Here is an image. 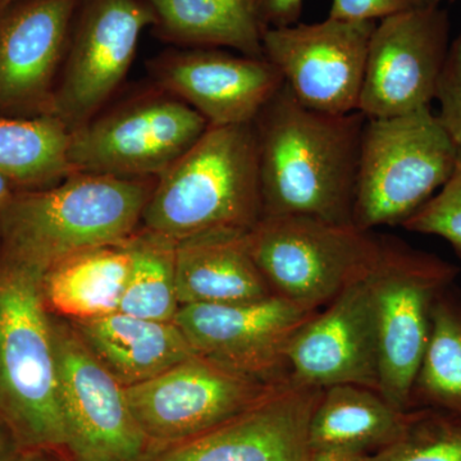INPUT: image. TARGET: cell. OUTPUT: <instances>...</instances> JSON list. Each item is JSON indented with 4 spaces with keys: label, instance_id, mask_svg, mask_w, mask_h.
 <instances>
[{
    "label": "cell",
    "instance_id": "cb8c5ba5",
    "mask_svg": "<svg viewBox=\"0 0 461 461\" xmlns=\"http://www.w3.org/2000/svg\"><path fill=\"white\" fill-rule=\"evenodd\" d=\"M71 131L54 115H0V173L17 186L47 189L75 173L69 162Z\"/></svg>",
    "mask_w": 461,
    "mask_h": 461
},
{
    "label": "cell",
    "instance_id": "603a6c76",
    "mask_svg": "<svg viewBox=\"0 0 461 461\" xmlns=\"http://www.w3.org/2000/svg\"><path fill=\"white\" fill-rule=\"evenodd\" d=\"M156 14L154 29L167 41L198 48H230L264 58L263 30L256 18L221 0H147Z\"/></svg>",
    "mask_w": 461,
    "mask_h": 461
},
{
    "label": "cell",
    "instance_id": "ac0fdd59",
    "mask_svg": "<svg viewBox=\"0 0 461 461\" xmlns=\"http://www.w3.org/2000/svg\"><path fill=\"white\" fill-rule=\"evenodd\" d=\"M154 68L163 89L199 112L209 126L254 123L285 84L266 57L212 48L166 54Z\"/></svg>",
    "mask_w": 461,
    "mask_h": 461
},
{
    "label": "cell",
    "instance_id": "ba28073f",
    "mask_svg": "<svg viewBox=\"0 0 461 461\" xmlns=\"http://www.w3.org/2000/svg\"><path fill=\"white\" fill-rule=\"evenodd\" d=\"M208 127L199 112L172 94L147 96L72 131L69 162L76 172L157 178Z\"/></svg>",
    "mask_w": 461,
    "mask_h": 461
},
{
    "label": "cell",
    "instance_id": "8fae6325",
    "mask_svg": "<svg viewBox=\"0 0 461 461\" xmlns=\"http://www.w3.org/2000/svg\"><path fill=\"white\" fill-rule=\"evenodd\" d=\"M273 386L195 355L157 377L124 387V393L158 453L221 426Z\"/></svg>",
    "mask_w": 461,
    "mask_h": 461
},
{
    "label": "cell",
    "instance_id": "f1b7e54d",
    "mask_svg": "<svg viewBox=\"0 0 461 461\" xmlns=\"http://www.w3.org/2000/svg\"><path fill=\"white\" fill-rule=\"evenodd\" d=\"M435 99L439 104L438 122L461 156V32L448 48Z\"/></svg>",
    "mask_w": 461,
    "mask_h": 461
},
{
    "label": "cell",
    "instance_id": "44dd1931",
    "mask_svg": "<svg viewBox=\"0 0 461 461\" xmlns=\"http://www.w3.org/2000/svg\"><path fill=\"white\" fill-rule=\"evenodd\" d=\"M408 411L378 391L355 384L324 388L309 426L311 450L338 448L371 456L402 432Z\"/></svg>",
    "mask_w": 461,
    "mask_h": 461
},
{
    "label": "cell",
    "instance_id": "8992f818",
    "mask_svg": "<svg viewBox=\"0 0 461 461\" xmlns=\"http://www.w3.org/2000/svg\"><path fill=\"white\" fill-rule=\"evenodd\" d=\"M459 269L397 240L381 238L366 275L377 336L379 393L411 411L412 384L429 345L436 302Z\"/></svg>",
    "mask_w": 461,
    "mask_h": 461
},
{
    "label": "cell",
    "instance_id": "2e32d148",
    "mask_svg": "<svg viewBox=\"0 0 461 461\" xmlns=\"http://www.w3.org/2000/svg\"><path fill=\"white\" fill-rule=\"evenodd\" d=\"M321 391L288 379L221 426L148 461H308L309 426Z\"/></svg>",
    "mask_w": 461,
    "mask_h": 461
},
{
    "label": "cell",
    "instance_id": "5bb4252c",
    "mask_svg": "<svg viewBox=\"0 0 461 461\" xmlns=\"http://www.w3.org/2000/svg\"><path fill=\"white\" fill-rule=\"evenodd\" d=\"M315 313L272 295L239 304L182 305L173 321L200 357L277 384L290 379L286 350L291 339Z\"/></svg>",
    "mask_w": 461,
    "mask_h": 461
},
{
    "label": "cell",
    "instance_id": "484cf974",
    "mask_svg": "<svg viewBox=\"0 0 461 461\" xmlns=\"http://www.w3.org/2000/svg\"><path fill=\"white\" fill-rule=\"evenodd\" d=\"M132 264L120 311L144 320L173 321L181 305L176 286V242L151 233L127 241Z\"/></svg>",
    "mask_w": 461,
    "mask_h": 461
},
{
    "label": "cell",
    "instance_id": "7c38bea8",
    "mask_svg": "<svg viewBox=\"0 0 461 461\" xmlns=\"http://www.w3.org/2000/svg\"><path fill=\"white\" fill-rule=\"evenodd\" d=\"M375 21L330 17L264 30V57L300 104L327 114L357 112Z\"/></svg>",
    "mask_w": 461,
    "mask_h": 461
},
{
    "label": "cell",
    "instance_id": "f546056e",
    "mask_svg": "<svg viewBox=\"0 0 461 461\" xmlns=\"http://www.w3.org/2000/svg\"><path fill=\"white\" fill-rule=\"evenodd\" d=\"M441 0H332L330 17L381 21L395 14L439 7Z\"/></svg>",
    "mask_w": 461,
    "mask_h": 461
},
{
    "label": "cell",
    "instance_id": "4fadbf2b",
    "mask_svg": "<svg viewBox=\"0 0 461 461\" xmlns=\"http://www.w3.org/2000/svg\"><path fill=\"white\" fill-rule=\"evenodd\" d=\"M448 48L444 9L381 20L369 41L357 112L366 118H391L429 108Z\"/></svg>",
    "mask_w": 461,
    "mask_h": 461
},
{
    "label": "cell",
    "instance_id": "d6986e66",
    "mask_svg": "<svg viewBox=\"0 0 461 461\" xmlns=\"http://www.w3.org/2000/svg\"><path fill=\"white\" fill-rule=\"evenodd\" d=\"M68 321L123 387L149 381L198 355L175 321L144 320L122 312Z\"/></svg>",
    "mask_w": 461,
    "mask_h": 461
},
{
    "label": "cell",
    "instance_id": "d6a6232c",
    "mask_svg": "<svg viewBox=\"0 0 461 461\" xmlns=\"http://www.w3.org/2000/svg\"><path fill=\"white\" fill-rule=\"evenodd\" d=\"M18 461H74L65 450L58 448H32L25 450Z\"/></svg>",
    "mask_w": 461,
    "mask_h": 461
},
{
    "label": "cell",
    "instance_id": "7a4b0ae2",
    "mask_svg": "<svg viewBox=\"0 0 461 461\" xmlns=\"http://www.w3.org/2000/svg\"><path fill=\"white\" fill-rule=\"evenodd\" d=\"M154 184L75 172L47 189L16 194L0 209L2 254L45 273L80 251L126 244Z\"/></svg>",
    "mask_w": 461,
    "mask_h": 461
},
{
    "label": "cell",
    "instance_id": "3957f363",
    "mask_svg": "<svg viewBox=\"0 0 461 461\" xmlns=\"http://www.w3.org/2000/svg\"><path fill=\"white\" fill-rule=\"evenodd\" d=\"M262 218L257 132L248 123L209 126L158 176L141 226L177 244L222 230L249 232Z\"/></svg>",
    "mask_w": 461,
    "mask_h": 461
},
{
    "label": "cell",
    "instance_id": "1f68e13d",
    "mask_svg": "<svg viewBox=\"0 0 461 461\" xmlns=\"http://www.w3.org/2000/svg\"><path fill=\"white\" fill-rule=\"evenodd\" d=\"M23 451L14 433L0 420V461H18Z\"/></svg>",
    "mask_w": 461,
    "mask_h": 461
},
{
    "label": "cell",
    "instance_id": "e0dca14e",
    "mask_svg": "<svg viewBox=\"0 0 461 461\" xmlns=\"http://www.w3.org/2000/svg\"><path fill=\"white\" fill-rule=\"evenodd\" d=\"M286 362L291 381L304 386L355 384L379 393L377 336L366 276L296 330Z\"/></svg>",
    "mask_w": 461,
    "mask_h": 461
},
{
    "label": "cell",
    "instance_id": "52a82bcc",
    "mask_svg": "<svg viewBox=\"0 0 461 461\" xmlns=\"http://www.w3.org/2000/svg\"><path fill=\"white\" fill-rule=\"evenodd\" d=\"M247 240L273 294L309 313L364 277L381 250L371 230L305 215L263 217Z\"/></svg>",
    "mask_w": 461,
    "mask_h": 461
},
{
    "label": "cell",
    "instance_id": "5b68a950",
    "mask_svg": "<svg viewBox=\"0 0 461 461\" xmlns=\"http://www.w3.org/2000/svg\"><path fill=\"white\" fill-rule=\"evenodd\" d=\"M457 153L430 107L364 124L353 223L402 226L453 175Z\"/></svg>",
    "mask_w": 461,
    "mask_h": 461
},
{
    "label": "cell",
    "instance_id": "277c9868",
    "mask_svg": "<svg viewBox=\"0 0 461 461\" xmlns=\"http://www.w3.org/2000/svg\"><path fill=\"white\" fill-rule=\"evenodd\" d=\"M42 276L35 267L0 257V420L23 450H66Z\"/></svg>",
    "mask_w": 461,
    "mask_h": 461
},
{
    "label": "cell",
    "instance_id": "7402d4cb",
    "mask_svg": "<svg viewBox=\"0 0 461 461\" xmlns=\"http://www.w3.org/2000/svg\"><path fill=\"white\" fill-rule=\"evenodd\" d=\"M132 258L126 244L80 251L42 276L50 311L67 321L91 320L120 311Z\"/></svg>",
    "mask_w": 461,
    "mask_h": 461
},
{
    "label": "cell",
    "instance_id": "9a60e30c",
    "mask_svg": "<svg viewBox=\"0 0 461 461\" xmlns=\"http://www.w3.org/2000/svg\"><path fill=\"white\" fill-rule=\"evenodd\" d=\"M80 0H16L0 9V115H51Z\"/></svg>",
    "mask_w": 461,
    "mask_h": 461
},
{
    "label": "cell",
    "instance_id": "d4e9b609",
    "mask_svg": "<svg viewBox=\"0 0 461 461\" xmlns=\"http://www.w3.org/2000/svg\"><path fill=\"white\" fill-rule=\"evenodd\" d=\"M447 288L436 302L426 353L412 384L411 409L461 421V297Z\"/></svg>",
    "mask_w": 461,
    "mask_h": 461
},
{
    "label": "cell",
    "instance_id": "836d02e7",
    "mask_svg": "<svg viewBox=\"0 0 461 461\" xmlns=\"http://www.w3.org/2000/svg\"><path fill=\"white\" fill-rule=\"evenodd\" d=\"M16 187H18L16 182L11 180L8 176L0 173V209L5 208L11 202L12 198L16 195L14 194Z\"/></svg>",
    "mask_w": 461,
    "mask_h": 461
},
{
    "label": "cell",
    "instance_id": "4dcf8cb0",
    "mask_svg": "<svg viewBox=\"0 0 461 461\" xmlns=\"http://www.w3.org/2000/svg\"><path fill=\"white\" fill-rule=\"evenodd\" d=\"M251 11L262 30L295 25L303 0H250Z\"/></svg>",
    "mask_w": 461,
    "mask_h": 461
},
{
    "label": "cell",
    "instance_id": "9c48e42d",
    "mask_svg": "<svg viewBox=\"0 0 461 461\" xmlns=\"http://www.w3.org/2000/svg\"><path fill=\"white\" fill-rule=\"evenodd\" d=\"M66 453L74 461H148L156 454L124 387L90 353L68 321L51 318Z\"/></svg>",
    "mask_w": 461,
    "mask_h": 461
},
{
    "label": "cell",
    "instance_id": "83f0119b",
    "mask_svg": "<svg viewBox=\"0 0 461 461\" xmlns=\"http://www.w3.org/2000/svg\"><path fill=\"white\" fill-rule=\"evenodd\" d=\"M403 229L423 235L438 236L461 258V156L453 175L438 194L402 224Z\"/></svg>",
    "mask_w": 461,
    "mask_h": 461
},
{
    "label": "cell",
    "instance_id": "6da1fadb",
    "mask_svg": "<svg viewBox=\"0 0 461 461\" xmlns=\"http://www.w3.org/2000/svg\"><path fill=\"white\" fill-rule=\"evenodd\" d=\"M366 121L360 112L338 115L305 108L284 84L254 121L263 217L353 223Z\"/></svg>",
    "mask_w": 461,
    "mask_h": 461
},
{
    "label": "cell",
    "instance_id": "ffe728a7",
    "mask_svg": "<svg viewBox=\"0 0 461 461\" xmlns=\"http://www.w3.org/2000/svg\"><path fill=\"white\" fill-rule=\"evenodd\" d=\"M248 232L222 230L176 244L180 305H224L275 295L249 250Z\"/></svg>",
    "mask_w": 461,
    "mask_h": 461
},
{
    "label": "cell",
    "instance_id": "e575fe53",
    "mask_svg": "<svg viewBox=\"0 0 461 461\" xmlns=\"http://www.w3.org/2000/svg\"><path fill=\"white\" fill-rule=\"evenodd\" d=\"M221 2L236 9V11L241 12V14H247V16L254 17L253 11H251L250 0H221Z\"/></svg>",
    "mask_w": 461,
    "mask_h": 461
},
{
    "label": "cell",
    "instance_id": "30bf717a",
    "mask_svg": "<svg viewBox=\"0 0 461 461\" xmlns=\"http://www.w3.org/2000/svg\"><path fill=\"white\" fill-rule=\"evenodd\" d=\"M154 25L147 0H80L51 115L71 132L93 120L126 77L142 32Z\"/></svg>",
    "mask_w": 461,
    "mask_h": 461
},
{
    "label": "cell",
    "instance_id": "d590c367",
    "mask_svg": "<svg viewBox=\"0 0 461 461\" xmlns=\"http://www.w3.org/2000/svg\"><path fill=\"white\" fill-rule=\"evenodd\" d=\"M14 2H16V0H0V9L7 7V5Z\"/></svg>",
    "mask_w": 461,
    "mask_h": 461
},
{
    "label": "cell",
    "instance_id": "4316f807",
    "mask_svg": "<svg viewBox=\"0 0 461 461\" xmlns=\"http://www.w3.org/2000/svg\"><path fill=\"white\" fill-rule=\"evenodd\" d=\"M366 461H461V421L432 409H411L395 441Z\"/></svg>",
    "mask_w": 461,
    "mask_h": 461
}]
</instances>
